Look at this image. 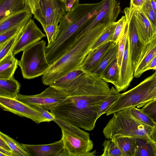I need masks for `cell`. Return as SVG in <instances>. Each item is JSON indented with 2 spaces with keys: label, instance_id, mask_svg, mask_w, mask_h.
Listing matches in <instances>:
<instances>
[{
  "label": "cell",
  "instance_id": "f35d334b",
  "mask_svg": "<svg viewBox=\"0 0 156 156\" xmlns=\"http://www.w3.org/2000/svg\"><path fill=\"white\" fill-rule=\"evenodd\" d=\"M34 108L40 112L42 115L47 119L48 122L53 121L55 118V115L51 112H49L48 110L42 108Z\"/></svg>",
  "mask_w": 156,
  "mask_h": 156
},
{
  "label": "cell",
  "instance_id": "f6af8a7d",
  "mask_svg": "<svg viewBox=\"0 0 156 156\" xmlns=\"http://www.w3.org/2000/svg\"><path fill=\"white\" fill-rule=\"evenodd\" d=\"M144 4L151 7L156 13V2L154 0H146Z\"/></svg>",
  "mask_w": 156,
  "mask_h": 156
},
{
  "label": "cell",
  "instance_id": "ba28073f",
  "mask_svg": "<svg viewBox=\"0 0 156 156\" xmlns=\"http://www.w3.org/2000/svg\"><path fill=\"white\" fill-rule=\"evenodd\" d=\"M66 12L65 2L61 0H40L33 15L43 27L58 24Z\"/></svg>",
  "mask_w": 156,
  "mask_h": 156
},
{
  "label": "cell",
  "instance_id": "4316f807",
  "mask_svg": "<svg viewBox=\"0 0 156 156\" xmlns=\"http://www.w3.org/2000/svg\"><path fill=\"white\" fill-rule=\"evenodd\" d=\"M120 94L116 89L112 87L108 96L101 104L98 112V119L103 114L106 113L112 106L120 96Z\"/></svg>",
  "mask_w": 156,
  "mask_h": 156
},
{
  "label": "cell",
  "instance_id": "5bb4252c",
  "mask_svg": "<svg viewBox=\"0 0 156 156\" xmlns=\"http://www.w3.org/2000/svg\"><path fill=\"white\" fill-rule=\"evenodd\" d=\"M22 144L30 156H69L62 138L59 141L50 144Z\"/></svg>",
  "mask_w": 156,
  "mask_h": 156
},
{
  "label": "cell",
  "instance_id": "44dd1931",
  "mask_svg": "<svg viewBox=\"0 0 156 156\" xmlns=\"http://www.w3.org/2000/svg\"><path fill=\"white\" fill-rule=\"evenodd\" d=\"M20 87L14 76L8 79L0 78V96L16 98Z\"/></svg>",
  "mask_w": 156,
  "mask_h": 156
},
{
  "label": "cell",
  "instance_id": "d590c367",
  "mask_svg": "<svg viewBox=\"0 0 156 156\" xmlns=\"http://www.w3.org/2000/svg\"><path fill=\"white\" fill-rule=\"evenodd\" d=\"M140 109L156 123V99L147 102Z\"/></svg>",
  "mask_w": 156,
  "mask_h": 156
},
{
  "label": "cell",
  "instance_id": "277c9868",
  "mask_svg": "<svg viewBox=\"0 0 156 156\" xmlns=\"http://www.w3.org/2000/svg\"><path fill=\"white\" fill-rule=\"evenodd\" d=\"M113 115L103 131L105 137L108 139L117 135L133 137L149 136L153 128L136 119L131 114L130 108Z\"/></svg>",
  "mask_w": 156,
  "mask_h": 156
},
{
  "label": "cell",
  "instance_id": "d4e9b609",
  "mask_svg": "<svg viewBox=\"0 0 156 156\" xmlns=\"http://www.w3.org/2000/svg\"><path fill=\"white\" fill-rule=\"evenodd\" d=\"M118 47V42L115 44L107 52L98 66L90 73L96 75L100 77L105 69L117 57Z\"/></svg>",
  "mask_w": 156,
  "mask_h": 156
},
{
  "label": "cell",
  "instance_id": "cb8c5ba5",
  "mask_svg": "<svg viewBox=\"0 0 156 156\" xmlns=\"http://www.w3.org/2000/svg\"><path fill=\"white\" fill-rule=\"evenodd\" d=\"M18 62L12 52L0 61V78L8 79L13 76Z\"/></svg>",
  "mask_w": 156,
  "mask_h": 156
},
{
  "label": "cell",
  "instance_id": "8992f818",
  "mask_svg": "<svg viewBox=\"0 0 156 156\" xmlns=\"http://www.w3.org/2000/svg\"><path fill=\"white\" fill-rule=\"evenodd\" d=\"M53 121L61 129L62 138L69 156L95 155V151L91 152L94 145L89 133L63 120L55 118Z\"/></svg>",
  "mask_w": 156,
  "mask_h": 156
},
{
  "label": "cell",
  "instance_id": "ab89813d",
  "mask_svg": "<svg viewBox=\"0 0 156 156\" xmlns=\"http://www.w3.org/2000/svg\"><path fill=\"white\" fill-rule=\"evenodd\" d=\"M79 0H66L65 2L66 12L78 5Z\"/></svg>",
  "mask_w": 156,
  "mask_h": 156
},
{
  "label": "cell",
  "instance_id": "b9f144b4",
  "mask_svg": "<svg viewBox=\"0 0 156 156\" xmlns=\"http://www.w3.org/2000/svg\"><path fill=\"white\" fill-rule=\"evenodd\" d=\"M40 0H26L27 4L33 14L34 13Z\"/></svg>",
  "mask_w": 156,
  "mask_h": 156
},
{
  "label": "cell",
  "instance_id": "9a60e30c",
  "mask_svg": "<svg viewBox=\"0 0 156 156\" xmlns=\"http://www.w3.org/2000/svg\"><path fill=\"white\" fill-rule=\"evenodd\" d=\"M115 44L114 41L110 40L90 50L80 68L86 73H90L98 66L105 54Z\"/></svg>",
  "mask_w": 156,
  "mask_h": 156
},
{
  "label": "cell",
  "instance_id": "7bdbcfd3",
  "mask_svg": "<svg viewBox=\"0 0 156 156\" xmlns=\"http://www.w3.org/2000/svg\"><path fill=\"white\" fill-rule=\"evenodd\" d=\"M150 69L156 71V55L144 69L143 72Z\"/></svg>",
  "mask_w": 156,
  "mask_h": 156
},
{
  "label": "cell",
  "instance_id": "e0dca14e",
  "mask_svg": "<svg viewBox=\"0 0 156 156\" xmlns=\"http://www.w3.org/2000/svg\"><path fill=\"white\" fill-rule=\"evenodd\" d=\"M133 9L140 37L142 41L145 43L151 39L156 34V31L144 14L139 10Z\"/></svg>",
  "mask_w": 156,
  "mask_h": 156
},
{
  "label": "cell",
  "instance_id": "ac0fdd59",
  "mask_svg": "<svg viewBox=\"0 0 156 156\" xmlns=\"http://www.w3.org/2000/svg\"><path fill=\"white\" fill-rule=\"evenodd\" d=\"M88 73L79 68L68 73L49 86L62 91L66 94V91L70 87L74 84L83 79Z\"/></svg>",
  "mask_w": 156,
  "mask_h": 156
},
{
  "label": "cell",
  "instance_id": "4dcf8cb0",
  "mask_svg": "<svg viewBox=\"0 0 156 156\" xmlns=\"http://www.w3.org/2000/svg\"><path fill=\"white\" fill-rule=\"evenodd\" d=\"M117 23V21L114 22L107 27L92 45L90 50L96 48L109 41L111 40Z\"/></svg>",
  "mask_w": 156,
  "mask_h": 156
},
{
  "label": "cell",
  "instance_id": "4fadbf2b",
  "mask_svg": "<svg viewBox=\"0 0 156 156\" xmlns=\"http://www.w3.org/2000/svg\"><path fill=\"white\" fill-rule=\"evenodd\" d=\"M134 74L128 31L124 55L119 69V81L115 89L119 92L126 90L134 77Z\"/></svg>",
  "mask_w": 156,
  "mask_h": 156
},
{
  "label": "cell",
  "instance_id": "7dc6e473",
  "mask_svg": "<svg viewBox=\"0 0 156 156\" xmlns=\"http://www.w3.org/2000/svg\"><path fill=\"white\" fill-rule=\"evenodd\" d=\"M0 147L4 149L11 151L10 148L6 142L0 137Z\"/></svg>",
  "mask_w": 156,
  "mask_h": 156
},
{
  "label": "cell",
  "instance_id": "3957f363",
  "mask_svg": "<svg viewBox=\"0 0 156 156\" xmlns=\"http://www.w3.org/2000/svg\"><path fill=\"white\" fill-rule=\"evenodd\" d=\"M105 30L92 29L76 36L65 53L50 64L47 71L42 76L43 83L49 86L68 73L80 68L91 47Z\"/></svg>",
  "mask_w": 156,
  "mask_h": 156
},
{
  "label": "cell",
  "instance_id": "74e56055",
  "mask_svg": "<svg viewBox=\"0 0 156 156\" xmlns=\"http://www.w3.org/2000/svg\"><path fill=\"white\" fill-rule=\"evenodd\" d=\"M58 24H54L46 26L43 27L48 39V44H51L55 40Z\"/></svg>",
  "mask_w": 156,
  "mask_h": 156
},
{
  "label": "cell",
  "instance_id": "ee69618b",
  "mask_svg": "<svg viewBox=\"0 0 156 156\" xmlns=\"http://www.w3.org/2000/svg\"><path fill=\"white\" fill-rule=\"evenodd\" d=\"M16 156L11 151L5 150L0 147V156Z\"/></svg>",
  "mask_w": 156,
  "mask_h": 156
},
{
  "label": "cell",
  "instance_id": "7c38bea8",
  "mask_svg": "<svg viewBox=\"0 0 156 156\" xmlns=\"http://www.w3.org/2000/svg\"><path fill=\"white\" fill-rule=\"evenodd\" d=\"M46 36V34L38 27L34 20L31 18L13 50V55L15 56L23 51Z\"/></svg>",
  "mask_w": 156,
  "mask_h": 156
},
{
  "label": "cell",
  "instance_id": "9c48e42d",
  "mask_svg": "<svg viewBox=\"0 0 156 156\" xmlns=\"http://www.w3.org/2000/svg\"><path fill=\"white\" fill-rule=\"evenodd\" d=\"M67 97L64 92L50 86L40 94L31 95L19 94L16 99L30 105L50 110Z\"/></svg>",
  "mask_w": 156,
  "mask_h": 156
},
{
  "label": "cell",
  "instance_id": "f1b7e54d",
  "mask_svg": "<svg viewBox=\"0 0 156 156\" xmlns=\"http://www.w3.org/2000/svg\"><path fill=\"white\" fill-rule=\"evenodd\" d=\"M26 26L22 28L17 34L10 38L2 46L0 47V61L12 52Z\"/></svg>",
  "mask_w": 156,
  "mask_h": 156
},
{
  "label": "cell",
  "instance_id": "2e32d148",
  "mask_svg": "<svg viewBox=\"0 0 156 156\" xmlns=\"http://www.w3.org/2000/svg\"><path fill=\"white\" fill-rule=\"evenodd\" d=\"M156 55V34L148 42L145 43L140 58L134 71V76L139 78L143 70Z\"/></svg>",
  "mask_w": 156,
  "mask_h": 156
},
{
  "label": "cell",
  "instance_id": "ffe728a7",
  "mask_svg": "<svg viewBox=\"0 0 156 156\" xmlns=\"http://www.w3.org/2000/svg\"><path fill=\"white\" fill-rule=\"evenodd\" d=\"M27 6L26 0H0V21Z\"/></svg>",
  "mask_w": 156,
  "mask_h": 156
},
{
  "label": "cell",
  "instance_id": "7a4b0ae2",
  "mask_svg": "<svg viewBox=\"0 0 156 156\" xmlns=\"http://www.w3.org/2000/svg\"><path fill=\"white\" fill-rule=\"evenodd\" d=\"M104 2L79 4L67 12L58 24L55 38L46 47L47 60L51 64L65 53L75 38L76 33L89 20L96 15Z\"/></svg>",
  "mask_w": 156,
  "mask_h": 156
},
{
  "label": "cell",
  "instance_id": "f546056e",
  "mask_svg": "<svg viewBox=\"0 0 156 156\" xmlns=\"http://www.w3.org/2000/svg\"><path fill=\"white\" fill-rule=\"evenodd\" d=\"M104 148L101 156H123L119 148L112 139H105L102 144Z\"/></svg>",
  "mask_w": 156,
  "mask_h": 156
},
{
  "label": "cell",
  "instance_id": "83f0119b",
  "mask_svg": "<svg viewBox=\"0 0 156 156\" xmlns=\"http://www.w3.org/2000/svg\"><path fill=\"white\" fill-rule=\"evenodd\" d=\"M0 137L7 144L16 156H30L22 144H20L9 136L0 132Z\"/></svg>",
  "mask_w": 156,
  "mask_h": 156
},
{
  "label": "cell",
  "instance_id": "30bf717a",
  "mask_svg": "<svg viewBox=\"0 0 156 156\" xmlns=\"http://www.w3.org/2000/svg\"><path fill=\"white\" fill-rule=\"evenodd\" d=\"M127 21L130 51L132 65L134 70L140 58L144 44L141 40L138 31L134 9L131 6L124 9Z\"/></svg>",
  "mask_w": 156,
  "mask_h": 156
},
{
  "label": "cell",
  "instance_id": "e575fe53",
  "mask_svg": "<svg viewBox=\"0 0 156 156\" xmlns=\"http://www.w3.org/2000/svg\"><path fill=\"white\" fill-rule=\"evenodd\" d=\"M127 32L128 26L127 24L124 32L118 42L119 47L117 58L118 64L119 69L121 67L124 55Z\"/></svg>",
  "mask_w": 156,
  "mask_h": 156
},
{
  "label": "cell",
  "instance_id": "8d00e7d4",
  "mask_svg": "<svg viewBox=\"0 0 156 156\" xmlns=\"http://www.w3.org/2000/svg\"><path fill=\"white\" fill-rule=\"evenodd\" d=\"M140 11L144 14L156 31V13L151 7L145 4Z\"/></svg>",
  "mask_w": 156,
  "mask_h": 156
},
{
  "label": "cell",
  "instance_id": "6da1fadb",
  "mask_svg": "<svg viewBox=\"0 0 156 156\" xmlns=\"http://www.w3.org/2000/svg\"><path fill=\"white\" fill-rule=\"evenodd\" d=\"M110 89L100 77L88 73L66 92L65 99L49 110L56 118L90 131L95 128L98 109Z\"/></svg>",
  "mask_w": 156,
  "mask_h": 156
},
{
  "label": "cell",
  "instance_id": "1f68e13d",
  "mask_svg": "<svg viewBox=\"0 0 156 156\" xmlns=\"http://www.w3.org/2000/svg\"><path fill=\"white\" fill-rule=\"evenodd\" d=\"M130 111L133 116L142 123L153 128L156 126V123L140 109H138L135 107H132L130 108Z\"/></svg>",
  "mask_w": 156,
  "mask_h": 156
},
{
  "label": "cell",
  "instance_id": "681fc988",
  "mask_svg": "<svg viewBox=\"0 0 156 156\" xmlns=\"http://www.w3.org/2000/svg\"><path fill=\"white\" fill-rule=\"evenodd\" d=\"M154 1H155V2H156V0H154Z\"/></svg>",
  "mask_w": 156,
  "mask_h": 156
},
{
  "label": "cell",
  "instance_id": "603a6c76",
  "mask_svg": "<svg viewBox=\"0 0 156 156\" xmlns=\"http://www.w3.org/2000/svg\"><path fill=\"white\" fill-rule=\"evenodd\" d=\"M111 139L118 146L123 156H135L136 144L134 137L117 135Z\"/></svg>",
  "mask_w": 156,
  "mask_h": 156
},
{
  "label": "cell",
  "instance_id": "d6986e66",
  "mask_svg": "<svg viewBox=\"0 0 156 156\" xmlns=\"http://www.w3.org/2000/svg\"><path fill=\"white\" fill-rule=\"evenodd\" d=\"M33 15L27 6L24 9L9 16L0 21V34L20 25L28 19L32 18Z\"/></svg>",
  "mask_w": 156,
  "mask_h": 156
},
{
  "label": "cell",
  "instance_id": "bcb514c9",
  "mask_svg": "<svg viewBox=\"0 0 156 156\" xmlns=\"http://www.w3.org/2000/svg\"><path fill=\"white\" fill-rule=\"evenodd\" d=\"M149 136L154 143L156 147V126L153 128Z\"/></svg>",
  "mask_w": 156,
  "mask_h": 156
},
{
  "label": "cell",
  "instance_id": "484cf974",
  "mask_svg": "<svg viewBox=\"0 0 156 156\" xmlns=\"http://www.w3.org/2000/svg\"><path fill=\"white\" fill-rule=\"evenodd\" d=\"M119 68L118 64L117 57L105 69L100 77L107 83L117 87L119 79Z\"/></svg>",
  "mask_w": 156,
  "mask_h": 156
},
{
  "label": "cell",
  "instance_id": "c3c4849f",
  "mask_svg": "<svg viewBox=\"0 0 156 156\" xmlns=\"http://www.w3.org/2000/svg\"><path fill=\"white\" fill-rule=\"evenodd\" d=\"M61 0L62 1H63V2H65V1H66V0Z\"/></svg>",
  "mask_w": 156,
  "mask_h": 156
},
{
  "label": "cell",
  "instance_id": "d6a6232c",
  "mask_svg": "<svg viewBox=\"0 0 156 156\" xmlns=\"http://www.w3.org/2000/svg\"><path fill=\"white\" fill-rule=\"evenodd\" d=\"M31 18H32L27 19L20 25L14 27L0 34V47L2 46L10 38L17 34L22 28L25 27Z\"/></svg>",
  "mask_w": 156,
  "mask_h": 156
},
{
  "label": "cell",
  "instance_id": "836d02e7",
  "mask_svg": "<svg viewBox=\"0 0 156 156\" xmlns=\"http://www.w3.org/2000/svg\"><path fill=\"white\" fill-rule=\"evenodd\" d=\"M127 24V21L126 16H122L117 21V23L115 27L114 32L111 40L116 44L123 34Z\"/></svg>",
  "mask_w": 156,
  "mask_h": 156
},
{
  "label": "cell",
  "instance_id": "7402d4cb",
  "mask_svg": "<svg viewBox=\"0 0 156 156\" xmlns=\"http://www.w3.org/2000/svg\"><path fill=\"white\" fill-rule=\"evenodd\" d=\"M134 138L136 144L135 156H156V147L149 136Z\"/></svg>",
  "mask_w": 156,
  "mask_h": 156
},
{
  "label": "cell",
  "instance_id": "5b68a950",
  "mask_svg": "<svg viewBox=\"0 0 156 156\" xmlns=\"http://www.w3.org/2000/svg\"><path fill=\"white\" fill-rule=\"evenodd\" d=\"M156 99V71L137 86L122 94L106 112L108 115L121 110L137 106L142 107Z\"/></svg>",
  "mask_w": 156,
  "mask_h": 156
},
{
  "label": "cell",
  "instance_id": "52a82bcc",
  "mask_svg": "<svg viewBox=\"0 0 156 156\" xmlns=\"http://www.w3.org/2000/svg\"><path fill=\"white\" fill-rule=\"evenodd\" d=\"M46 42L41 40L24 50L18 65L24 78L33 79L44 75L50 66L46 53Z\"/></svg>",
  "mask_w": 156,
  "mask_h": 156
},
{
  "label": "cell",
  "instance_id": "60d3db41",
  "mask_svg": "<svg viewBox=\"0 0 156 156\" xmlns=\"http://www.w3.org/2000/svg\"><path fill=\"white\" fill-rule=\"evenodd\" d=\"M145 1L146 0H131L130 6L136 9L140 10Z\"/></svg>",
  "mask_w": 156,
  "mask_h": 156
},
{
  "label": "cell",
  "instance_id": "8fae6325",
  "mask_svg": "<svg viewBox=\"0 0 156 156\" xmlns=\"http://www.w3.org/2000/svg\"><path fill=\"white\" fill-rule=\"evenodd\" d=\"M0 106L4 110L29 119L37 124L48 122L47 119L34 107L16 98L0 96Z\"/></svg>",
  "mask_w": 156,
  "mask_h": 156
}]
</instances>
